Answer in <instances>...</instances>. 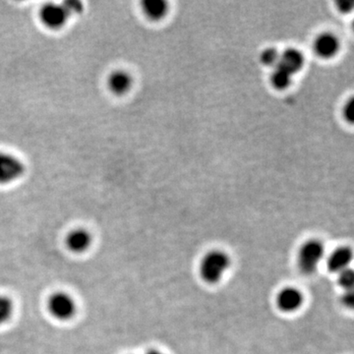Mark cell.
<instances>
[{
  "label": "cell",
  "mask_w": 354,
  "mask_h": 354,
  "mask_svg": "<svg viewBox=\"0 0 354 354\" xmlns=\"http://www.w3.org/2000/svg\"><path fill=\"white\" fill-rule=\"evenodd\" d=\"M230 256L221 250L209 251L200 263V274L206 283L220 281L230 267Z\"/></svg>",
  "instance_id": "obj_1"
},
{
  "label": "cell",
  "mask_w": 354,
  "mask_h": 354,
  "mask_svg": "<svg viewBox=\"0 0 354 354\" xmlns=\"http://www.w3.org/2000/svg\"><path fill=\"white\" fill-rule=\"evenodd\" d=\"M325 256V246L320 241L311 239L300 247L297 263L300 271L311 274L318 269Z\"/></svg>",
  "instance_id": "obj_2"
},
{
  "label": "cell",
  "mask_w": 354,
  "mask_h": 354,
  "mask_svg": "<svg viewBox=\"0 0 354 354\" xmlns=\"http://www.w3.org/2000/svg\"><path fill=\"white\" fill-rule=\"evenodd\" d=\"M25 165L11 153L0 152V184L12 183L23 176Z\"/></svg>",
  "instance_id": "obj_3"
},
{
  "label": "cell",
  "mask_w": 354,
  "mask_h": 354,
  "mask_svg": "<svg viewBox=\"0 0 354 354\" xmlns=\"http://www.w3.org/2000/svg\"><path fill=\"white\" fill-rule=\"evenodd\" d=\"M48 310L58 320H69L75 314L76 305L73 298L66 293H55L48 301Z\"/></svg>",
  "instance_id": "obj_4"
},
{
  "label": "cell",
  "mask_w": 354,
  "mask_h": 354,
  "mask_svg": "<svg viewBox=\"0 0 354 354\" xmlns=\"http://www.w3.org/2000/svg\"><path fill=\"white\" fill-rule=\"evenodd\" d=\"M69 17V14L62 3H48L41 10V22L53 30L64 27Z\"/></svg>",
  "instance_id": "obj_5"
},
{
  "label": "cell",
  "mask_w": 354,
  "mask_h": 354,
  "mask_svg": "<svg viewBox=\"0 0 354 354\" xmlns=\"http://www.w3.org/2000/svg\"><path fill=\"white\" fill-rule=\"evenodd\" d=\"M304 304V295L295 288H286L281 290L277 297V304L281 311L290 313L297 311Z\"/></svg>",
  "instance_id": "obj_6"
},
{
  "label": "cell",
  "mask_w": 354,
  "mask_h": 354,
  "mask_svg": "<svg viewBox=\"0 0 354 354\" xmlns=\"http://www.w3.org/2000/svg\"><path fill=\"white\" fill-rule=\"evenodd\" d=\"M353 250L349 247H339L330 254L327 260L328 269L330 272L339 274L344 270L348 269L353 261Z\"/></svg>",
  "instance_id": "obj_7"
},
{
  "label": "cell",
  "mask_w": 354,
  "mask_h": 354,
  "mask_svg": "<svg viewBox=\"0 0 354 354\" xmlns=\"http://www.w3.org/2000/svg\"><path fill=\"white\" fill-rule=\"evenodd\" d=\"M314 48L320 57H334L339 50V41L335 35L326 32L316 39Z\"/></svg>",
  "instance_id": "obj_8"
},
{
  "label": "cell",
  "mask_w": 354,
  "mask_h": 354,
  "mask_svg": "<svg viewBox=\"0 0 354 354\" xmlns=\"http://www.w3.org/2000/svg\"><path fill=\"white\" fill-rule=\"evenodd\" d=\"M133 79L124 70H116L109 75L108 87L111 93L116 95L127 94L132 87Z\"/></svg>",
  "instance_id": "obj_9"
},
{
  "label": "cell",
  "mask_w": 354,
  "mask_h": 354,
  "mask_svg": "<svg viewBox=\"0 0 354 354\" xmlns=\"http://www.w3.org/2000/svg\"><path fill=\"white\" fill-rule=\"evenodd\" d=\"M304 62L305 59L301 51L295 48H288L281 53L278 65L295 75L302 69Z\"/></svg>",
  "instance_id": "obj_10"
},
{
  "label": "cell",
  "mask_w": 354,
  "mask_h": 354,
  "mask_svg": "<svg viewBox=\"0 0 354 354\" xmlns=\"http://www.w3.org/2000/svg\"><path fill=\"white\" fill-rule=\"evenodd\" d=\"M92 242V237L85 230H75L70 232L66 239V244L70 250L75 253H82L88 250Z\"/></svg>",
  "instance_id": "obj_11"
},
{
  "label": "cell",
  "mask_w": 354,
  "mask_h": 354,
  "mask_svg": "<svg viewBox=\"0 0 354 354\" xmlns=\"http://www.w3.org/2000/svg\"><path fill=\"white\" fill-rule=\"evenodd\" d=\"M143 11L149 19L158 21L165 18L169 12V3L165 0H145Z\"/></svg>",
  "instance_id": "obj_12"
},
{
  "label": "cell",
  "mask_w": 354,
  "mask_h": 354,
  "mask_svg": "<svg viewBox=\"0 0 354 354\" xmlns=\"http://www.w3.org/2000/svg\"><path fill=\"white\" fill-rule=\"evenodd\" d=\"M292 74L290 72L286 71L283 67L277 65L272 71L271 81L272 86L274 88H279V90H283L290 87L291 82H292Z\"/></svg>",
  "instance_id": "obj_13"
},
{
  "label": "cell",
  "mask_w": 354,
  "mask_h": 354,
  "mask_svg": "<svg viewBox=\"0 0 354 354\" xmlns=\"http://www.w3.org/2000/svg\"><path fill=\"white\" fill-rule=\"evenodd\" d=\"M279 57H281V53L276 48H266L263 51L262 55H261V62H262L263 64L274 68L279 64Z\"/></svg>",
  "instance_id": "obj_14"
},
{
  "label": "cell",
  "mask_w": 354,
  "mask_h": 354,
  "mask_svg": "<svg viewBox=\"0 0 354 354\" xmlns=\"http://www.w3.org/2000/svg\"><path fill=\"white\" fill-rule=\"evenodd\" d=\"M13 306L8 298L0 297V325L7 322L12 315Z\"/></svg>",
  "instance_id": "obj_15"
},
{
  "label": "cell",
  "mask_w": 354,
  "mask_h": 354,
  "mask_svg": "<svg viewBox=\"0 0 354 354\" xmlns=\"http://www.w3.org/2000/svg\"><path fill=\"white\" fill-rule=\"evenodd\" d=\"M339 274V283L346 291L353 290L354 283V272L353 269L344 270Z\"/></svg>",
  "instance_id": "obj_16"
},
{
  "label": "cell",
  "mask_w": 354,
  "mask_h": 354,
  "mask_svg": "<svg viewBox=\"0 0 354 354\" xmlns=\"http://www.w3.org/2000/svg\"><path fill=\"white\" fill-rule=\"evenodd\" d=\"M62 4H64L69 16L80 14L83 11L82 2L77 1V0H69V1H65Z\"/></svg>",
  "instance_id": "obj_17"
},
{
  "label": "cell",
  "mask_w": 354,
  "mask_h": 354,
  "mask_svg": "<svg viewBox=\"0 0 354 354\" xmlns=\"http://www.w3.org/2000/svg\"><path fill=\"white\" fill-rule=\"evenodd\" d=\"M344 118L348 121H353L354 118V102L353 100L346 102V106L344 109Z\"/></svg>",
  "instance_id": "obj_18"
},
{
  "label": "cell",
  "mask_w": 354,
  "mask_h": 354,
  "mask_svg": "<svg viewBox=\"0 0 354 354\" xmlns=\"http://www.w3.org/2000/svg\"><path fill=\"white\" fill-rule=\"evenodd\" d=\"M337 7L344 13H349L353 8V1L351 0H341L337 2Z\"/></svg>",
  "instance_id": "obj_19"
},
{
  "label": "cell",
  "mask_w": 354,
  "mask_h": 354,
  "mask_svg": "<svg viewBox=\"0 0 354 354\" xmlns=\"http://www.w3.org/2000/svg\"><path fill=\"white\" fill-rule=\"evenodd\" d=\"M353 298V290L346 291L344 297H342V302H344V304L346 305V307H353L354 301Z\"/></svg>",
  "instance_id": "obj_20"
},
{
  "label": "cell",
  "mask_w": 354,
  "mask_h": 354,
  "mask_svg": "<svg viewBox=\"0 0 354 354\" xmlns=\"http://www.w3.org/2000/svg\"><path fill=\"white\" fill-rule=\"evenodd\" d=\"M147 354H165V353H160V351H150Z\"/></svg>",
  "instance_id": "obj_21"
}]
</instances>
